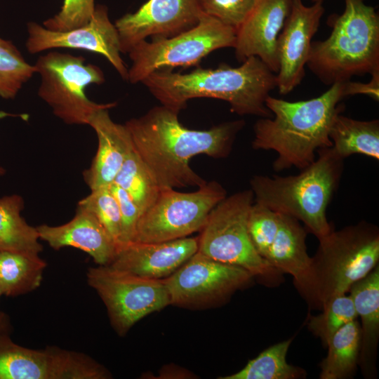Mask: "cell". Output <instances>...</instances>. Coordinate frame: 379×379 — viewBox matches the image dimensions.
<instances>
[{"label":"cell","instance_id":"obj_11","mask_svg":"<svg viewBox=\"0 0 379 379\" xmlns=\"http://www.w3.org/2000/svg\"><path fill=\"white\" fill-rule=\"evenodd\" d=\"M87 282L104 302L112 326L124 336L138 321L171 300L162 279H149L110 266L91 267Z\"/></svg>","mask_w":379,"mask_h":379},{"label":"cell","instance_id":"obj_4","mask_svg":"<svg viewBox=\"0 0 379 379\" xmlns=\"http://www.w3.org/2000/svg\"><path fill=\"white\" fill-rule=\"evenodd\" d=\"M315 160L298 175H254V202L302 222L319 239L333 229L326 209L337 190L343 160L331 147L319 149Z\"/></svg>","mask_w":379,"mask_h":379},{"label":"cell","instance_id":"obj_29","mask_svg":"<svg viewBox=\"0 0 379 379\" xmlns=\"http://www.w3.org/2000/svg\"><path fill=\"white\" fill-rule=\"evenodd\" d=\"M35 73L34 65L25 60L18 48L11 41L0 37V97L15 98Z\"/></svg>","mask_w":379,"mask_h":379},{"label":"cell","instance_id":"obj_23","mask_svg":"<svg viewBox=\"0 0 379 379\" xmlns=\"http://www.w3.org/2000/svg\"><path fill=\"white\" fill-rule=\"evenodd\" d=\"M329 137L331 148L344 159L361 154L379 160V121L356 120L338 114L331 126Z\"/></svg>","mask_w":379,"mask_h":379},{"label":"cell","instance_id":"obj_9","mask_svg":"<svg viewBox=\"0 0 379 379\" xmlns=\"http://www.w3.org/2000/svg\"><path fill=\"white\" fill-rule=\"evenodd\" d=\"M236 30L220 20L202 14L197 25L175 36L142 41L128 53L131 65L127 81L141 83L150 74L176 67L198 66L211 52L234 48Z\"/></svg>","mask_w":379,"mask_h":379},{"label":"cell","instance_id":"obj_22","mask_svg":"<svg viewBox=\"0 0 379 379\" xmlns=\"http://www.w3.org/2000/svg\"><path fill=\"white\" fill-rule=\"evenodd\" d=\"M348 292L361 321V343L359 359L370 367L372 352L378 343L379 334V266L354 282Z\"/></svg>","mask_w":379,"mask_h":379},{"label":"cell","instance_id":"obj_34","mask_svg":"<svg viewBox=\"0 0 379 379\" xmlns=\"http://www.w3.org/2000/svg\"><path fill=\"white\" fill-rule=\"evenodd\" d=\"M95 0H63L60 11L47 19L43 26L52 31L64 32L86 25L95 11Z\"/></svg>","mask_w":379,"mask_h":379},{"label":"cell","instance_id":"obj_32","mask_svg":"<svg viewBox=\"0 0 379 379\" xmlns=\"http://www.w3.org/2000/svg\"><path fill=\"white\" fill-rule=\"evenodd\" d=\"M279 219L280 213L255 202L250 210L249 237L256 251L265 260L277 235Z\"/></svg>","mask_w":379,"mask_h":379},{"label":"cell","instance_id":"obj_5","mask_svg":"<svg viewBox=\"0 0 379 379\" xmlns=\"http://www.w3.org/2000/svg\"><path fill=\"white\" fill-rule=\"evenodd\" d=\"M330 35L312 42L307 66L331 86L352 76L379 72V16L363 0H345L340 15L329 18Z\"/></svg>","mask_w":379,"mask_h":379},{"label":"cell","instance_id":"obj_15","mask_svg":"<svg viewBox=\"0 0 379 379\" xmlns=\"http://www.w3.org/2000/svg\"><path fill=\"white\" fill-rule=\"evenodd\" d=\"M203 13L200 0H148L116 21L121 52L128 53L150 36L167 38L187 31L198 24Z\"/></svg>","mask_w":379,"mask_h":379},{"label":"cell","instance_id":"obj_28","mask_svg":"<svg viewBox=\"0 0 379 379\" xmlns=\"http://www.w3.org/2000/svg\"><path fill=\"white\" fill-rule=\"evenodd\" d=\"M125 190L141 211V215L156 201L161 188L134 148L124 161L114 182Z\"/></svg>","mask_w":379,"mask_h":379},{"label":"cell","instance_id":"obj_6","mask_svg":"<svg viewBox=\"0 0 379 379\" xmlns=\"http://www.w3.org/2000/svg\"><path fill=\"white\" fill-rule=\"evenodd\" d=\"M318 239L312 260L316 305L322 307L334 296L347 293L354 282L378 265L379 230L362 221L332 230Z\"/></svg>","mask_w":379,"mask_h":379},{"label":"cell","instance_id":"obj_8","mask_svg":"<svg viewBox=\"0 0 379 379\" xmlns=\"http://www.w3.org/2000/svg\"><path fill=\"white\" fill-rule=\"evenodd\" d=\"M253 203L251 189L220 201L200 230L197 251L215 260L239 266L253 277L274 278L281 272L258 254L249 237L248 219Z\"/></svg>","mask_w":379,"mask_h":379},{"label":"cell","instance_id":"obj_35","mask_svg":"<svg viewBox=\"0 0 379 379\" xmlns=\"http://www.w3.org/2000/svg\"><path fill=\"white\" fill-rule=\"evenodd\" d=\"M119 204L121 221V236L119 246L133 242L135 240L138 221L141 211L128 193L114 183L109 186Z\"/></svg>","mask_w":379,"mask_h":379},{"label":"cell","instance_id":"obj_40","mask_svg":"<svg viewBox=\"0 0 379 379\" xmlns=\"http://www.w3.org/2000/svg\"><path fill=\"white\" fill-rule=\"evenodd\" d=\"M2 295L1 291L0 289V296Z\"/></svg>","mask_w":379,"mask_h":379},{"label":"cell","instance_id":"obj_36","mask_svg":"<svg viewBox=\"0 0 379 379\" xmlns=\"http://www.w3.org/2000/svg\"><path fill=\"white\" fill-rule=\"evenodd\" d=\"M345 97L361 94L366 95L372 99L379 100V72L373 74L371 79L367 83L351 81L343 82Z\"/></svg>","mask_w":379,"mask_h":379},{"label":"cell","instance_id":"obj_18","mask_svg":"<svg viewBox=\"0 0 379 379\" xmlns=\"http://www.w3.org/2000/svg\"><path fill=\"white\" fill-rule=\"evenodd\" d=\"M197 251L198 237L161 242H131L118 247L108 266L146 279H163Z\"/></svg>","mask_w":379,"mask_h":379},{"label":"cell","instance_id":"obj_24","mask_svg":"<svg viewBox=\"0 0 379 379\" xmlns=\"http://www.w3.org/2000/svg\"><path fill=\"white\" fill-rule=\"evenodd\" d=\"M47 263L39 254L0 249V289L18 296L36 289Z\"/></svg>","mask_w":379,"mask_h":379},{"label":"cell","instance_id":"obj_10","mask_svg":"<svg viewBox=\"0 0 379 379\" xmlns=\"http://www.w3.org/2000/svg\"><path fill=\"white\" fill-rule=\"evenodd\" d=\"M227 197L218 182H206L196 191L161 190L140 216L133 242L153 243L189 237L200 231L211 211Z\"/></svg>","mask_w":379,"mask_h":379},{"label":"cell","instance_id":"obj_12","mask_svg":"<svg viewBox=\"0 0 379 379\" xmlns=\"http://www.w3.org/2000/svg\"><path fill=\"white\" fill-rule=\"evenodd\" d=\"M109 371L86 354L56 347L34 350L0 336V379H107Z\"/></svg>","mask_w":379,"mask_h":379},{"label":"cell","instance_id":"obj_3","mask_svg":"<svg viewBox=\"0 0 379 379\" xmlns=\"http://www.w3.org/2000/svg\"><path fill=\"white\" fill-rule=\"evenodd\" d=\"M344 98L343 82L305 100L289 102L269 95L265 105L272 117L255 123L252 147L277 152L272 164L275 171L306 168L315 160L318 149L332 147L329 133L335 116L343 110L340 102Z\"/></svg>","mask_w":379,"mask_h":379},{"label":"cell","instance_id":"obj_30","mask_svg":"<svg viewBox=\"0 0 379 379\" xmlns=\"http://www.w3.org/2000/svg\"><path fill=\"white\" fill-rule=\"evenodd\" d=\"M321 308V313L310 317L308 328L326 345L338 329L357 319L352 300L346 293L334 296Z\"/></svg>","mask_w":379,"mask_h":379},{"label":"cell","instance_id":"obj_17","mask_svg":"<svg viewBox=\"0 0 379 379\" xmlns=\"http://www.w3.org/2000/svg\"><path fill=\"white\" fill-rule=\"evenodd\" d=\"M293 0H259L236 31L234 46L238 61L255 56L274 73L279 71L277 40Z\"/></svg>","mask_w":379,"mask_h":379},{"label":"cell","instance_id":"obj_27","mask_svg":"<svg viewBox=\"0 0 379 379\" xmlns=\"http://www.w3.org/2000/svg\"><path fill=\"white\" fill-rule=\"evenodd\" d=\"M292 339L274 344L235 373L220 379H295L303 378L305 371L287 363L286 355Z\"/></svg>","mask_w":379,"mask_h":379},{"label":"cell","instance_id":"obj_25","mask_svg":"<svg viewBox=\"0 0 379 379\" xmlns=\"http://www.w3.org/2000/svg\"><path fill=\"white\" fill-rule=\"evenodd\" d=\"M25 206L18 194L0 197V249L39 254L43 246L36 227L21 215Z\"/></svg>","mask_w":379,"mask_h":379},{"label":"cell","instance_id":"obj_39","mask_svg":"<svg viewBox=\"0 0 379 379\" xmlns=\"http://www.w3.org/2000/svg\"><path fill=\"white\" fill-rule=\"evenodd\" d=\"M314 3V2H322L323 0H312Z\"/></svg>","mask_w":379,"mask_h":379},{"label":"cell","instance_id":"obj_13","mask_svg":"<svg viewBox=\"0 0 379 379\" xmlns=\"http://www.w3.org/2000/svg\"><path fill=\"white\" fill-rule=\"evenodd\" d=\"M253 277L246 270L195 253L175 272L163 279L171 305L200 307L218 303Z\"/></svg>","mask_w":379,"mask_h":379},{"label":"cell","instance_id":"obj_37","mask_svg":"<svg viewBox=\"0 0 379 379\" xmlns=\"http://www.w3.org/2000/svg\"><path fill=\"white\" fill-rule=\"evenodd\" d=\"M10 327V321L8 315L0 311V336L9 334Z\"/></svg>","mask_w":379,"mask_h":379},{"label":"cell","instance_id":"obj_1","mask_svg":"<svg viewBox=\"0 0 379 379\" xmlns=\"http://www.w3.org/2000/svg\"><path fill=\"white\" fill-rule=\"evenodd\" d=\"M179 111L161 105L125 123L133 148L161 190L197 187L206 182L190 167L199 154L225 158L230 154L244 120L227 121L207 130L190 129L179 121Z\"/></svg>","mask_w":379,"mask_h":379},{"label":"cell","instance_id":"obj_14","mask_svg":"<svg viewBox=\"0 0 379 379\" xmlns=\"http://www.w3.org/2000/svg\"><path fill=\"white\" fill-rule=\"evenodd\" d=\"M26 48L31 54L58 48L80 49L103 55L124 80L128 69L121 57L118 31L108 17L105 6H95L85 25L64 32L52 31L36 22L27 24Z\"/></svg>","mask_w":379,"mask_h":379},{"label":"cell","instance_id":"obj_20","mask_svg":"<svg viewBox=\"0 0 379 379\" xmlns=\"http://www.w3.org/2000/svg\"><path fill=\"white\" fill-rule=\"evenodd\" d=\"M105 108L97 111L88 125L95 131L98 149L83 176L91 191L109 187L133 149L131 134L124 125L114 122Z\"/></svg>","mask_w":379,"mask_h":379},{"label":"cell","instance_id":"obj_31","mask_svg":"<svg viewBox=\"0 0 379 379\" xmlns=\"http://www.w3.org/2000/svg\"><path fill=\"white\" fill-rule=\"evenodd\" d=\"M78 205L95 215L119 247L121 236V213L117 200L109 187L92 190Z\"/></svg>","mask_w":379,"mask_h":379},{"label":"cell","instance_id":"obj_38","mask_svg":"<svg viewBox=\"0 0 379 379\" xmlns=\"http://www.w3.org/2000/svg\"><path fill=\"white\" fill-rule=\"evenodd\" d=\"M5 173L6 170L3 167L0 166V177L4 175Z\"/></svg>","mask_w":379,"mask_h":379},{"label":"cell","instance_id":"obj_19","mask_svg":"<svg viewBox=\"0 0 379 379\" xmlns=\"http://www.w3.org/2000/svg\"><path fill=\"white\" fill-rule=\"evenodd\" d=\"M36 229L40 239L52 248L80 249L88 253L98 265H109L117 253V243L95 215L78 204L70 221L58 226L43 224Z\"/></svg>","mask_w":379,"mask_h":379},{"label":"cell","instance_id":"obj_21","mask_svg":"<svg viewBox=\"0 0 379 379\" xmlns=\"http://www.w3.org/2000/svg\"><path fill=\"white\" fill-rule=\"evenodd\" d=\"M305 238V230L298 220L280 213L279 229L266 260L280 272L291 274L298 291L317 307L312 260Z\"/></svg>","mask_w":379,"mask_h":379},{"label":"cell","instance_id":"obj_2","mask_svg":"<svg viewBox=\"0 0 379 379\" xmlns=\"http://www.w3.org/2000/svg\"><path fill=\"white\" fill-rule=\"evenodd\" d=\"M141 83L161 105L179 112L191 99L209 98L226 101L239 115L272 117L265 100L277 88L276 74L255 56L237 67L221 64L215 69L198 67L187 74L158 70Z\"/></svg>","mask_w":379,"mask_h":379},{"label":"cell","instance_id":"obj_16","mask_svg":"<svg viewBox=\"0 0 379 379\" xmlns=\"http://www.w3.org/2000/svg\"><path fill=\"white\" fill-rule=\"evenodd\" d=\"M324 13L322 2L308 6L302 0H293L277 40L279 71L276 81L281 95L291 93L303 79L312 39Z\"/></svg>","mask_w":379,"mask_h":379},{"label":"cell","instance_id":"obj_26","mask_svg":"<svg viewBox=\"0 0 379 379\" xmlns=\"http://www.w3.org/2000/svg\"><path fill=\"white\" fill-rule=\"evenodd\" d=\"M361 326L357 319L338 329L328 340V354L321 361V379H343L351 376L359 362Z\"/></svg>","mask_w":379,"mask_h":379},{"label":"cell","instance_id":"obj_33","mask_svg":"<svg viewBox=\"0 0 379 379\" xmlns=\"http://www.w3.org/2000/svg\"><path fill=\"white\" fill-rule=\"evenodd\" d=\"M259 0H200L202 12L236 31L251 14Z\"/></svg>","mask_w":379,"mask_h":379},{"label":"cell","instance_id":"obj_7","mask_svg":"<svg viewBox=\"0 0 379 379\" xmlns=\"http://www.w3.org/2000/svg\"><path fill=\"white\" fill-rule=\"evenodd\" d=\"M34 65L40 77L38 95L67 124L88 125L97 111L117 105L97 103L86 96L88 86L102 84L105 79L102 69L86 64L83 56L51 51L40 55Z\"/></svg>","mask_w":379,"mask_h":379}]
</instances>
